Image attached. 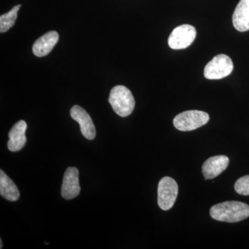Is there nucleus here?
Here are the masks:
<instances>
[{
    "mask_svg": "<svg viewBox=\"0 0 249 249\" xmlns=\"http://www.w3.org/2000/svg\"><path fill=\"white\" fill-rule=\"evenodd\" d=\"M210 214L219 222H239L249 217V206L241 201H224L213 206Z\"/></svg>",
    "mask_w": 249,
    "mask_h": 249,
    "instance_id": "obj_1",
    "label": "nucleus"
},
{
    "mask_svg": "<svg viewBox=\"0 0 249 249\" xmlns=\"http://www.w3.org/2000/svg\"><path fill=\"white\" fill-rule=\"evenodd\" d=\"M109 102L113 110L121 117L130 115L135 107V101L130 90L123 85H117L111 90Z\"/></svg>",
    "mask_w": 249,
    "mask_h": 249,
    "instance_id": "obj_2",
    "label": "nucleus"
},
{
    "mask_svg": "<svg viewBox=\"0 0 249 249\" xmlns=\"http://www.w3.org/2000/svg\"><path fill=\"white\" fill-rule=\"evenodd\" d=\"M209 114L205 111H186L175 116L173 124L178 130L187 132L202 127L209 122Z\"/></svg>",
    "mask_w": 249,
    "mask_h": 249,
    "instance_id": "obj_3",
    "label": "nucleus"
},
{
    "mask_svg": "<svg viewBox=\"0 0 249 249\" xmlns=\"http://www.w3.org/2000/svg\"><path fill=\"white\" fill-rule=\"evenodd\" d=\"M233 70V63L230 57L219 54L213 58L204 69L205 78L209 80H218L225 78Z\"/></svg>",
    "mask_w": 249,
    "mask_h": 249,
    "instance_id": "obj_4",
    "label": "nucleus"
},
{
    "mask_svg": "<svg viewBox=\"0 0 249 249\" xmlns=\"http://www.w3.org/2000/svg\"><path fill=\"white\" fill-rule=\"evenodd\" d=\"M178 185L175 179L165 177L158 185V205L163 211L173 208L178 196Z\"/></svg>",
    "mask_w": 249,
    "mask_h": 249,
    "instance_id": "obj_5",
    "label": "nucleus"
},
{
    "mask_svg": "<svg viewBox=\"0 0 249 249\" xmlns=\"http://www.w3.org/2000/svg\"><path fill=\"white\" fill-rule=\"evenodd\" d=\"M196 36V28L189 24H183L175 28L168 38L170 48L178 50L186 49L194 42Z\"/></svg>",
    "mask_w": 249,
    "mask_h": 249,
    "instance_id": "obj_6",
    "label": "nucleus"
},
{
    "mask_svg": "<svg viewBox=\"0 0 249 249\" xmlns=\"http://www.w3.org/2000/svg\"><path fill=\"white\" fill-rule=\"evenodd\" d=\"M79 172L74 167L67 168L64 175L61 188L62 197L72 199L80 194Z\"/></svg>",
    "mask_w": 249,
    "mask_h": 249,
    "instance_id": "obj_7",
    "label": "nucleus"
},
{
    "mask_svg": "<svg viewBox=\"0 0 249 249\" xmlns=\"http://www.w3.org/2000/svg\"><path fill=\"white\" fill-rule=\"evenodd\" d=\"M70 114L73 120L80 124L82 134L88 140H93L96 137V128L89 114L78 106H74L70 111Z\"/></svg>",
    "mask_w": 249,
    "mask_h": 249,
    "instance_id": "obj_8",
    "label": "nucleus"
},
{
    "mask_svg": "<svg viewBox=\"0 0 249 249\" xmlns=\"http://www.w3.org/2000/svg\"><path fill=\"white\" fill-rule=\"evenodd\" d=\"M229 164L227 156L218 155L210 157L202 165V173L205 179H213L222 173Z\"/></svg>",
    "mask_w": 249,
    "mask_h": 249,
    "instance_id": "obj_9",
    "label": "nucleus"
},
{
    "mask_svg": "<svg viewBox=\"0 0 249 249\" xmlns=\"http://www.w3.org/2000/svg\"><path fill=\"white\" fill-rule=\"evenodd\" d=\"M27 128V124L24 121H18L13 126L9 133V140L7 143L10 151H19L24 146L27 142L25 135Z\"/></svg>",
    "mask_w": 249,
    "mask_h": 249,
    "instance_id": "obj_10",
    "label": "nucleus"
},
{
    "mask_svg": "<svg viewBox=\"0 0 249 249\" xmlns=\"http://www.w3.org/2000/svg\"><path fill=\"white\" fill-rule=\"evenodd\" d=\"M58 40L59 35L56 31H49L36 41L33 45V53L37 57L48 55L58 43Z\"/></svg>",
    "mask_w": 249,
    "mask_h": 249,
    "instance_id": "obj_11",
    "label": "nucleus"
},
{
    "mask_svg": "<svg viewBox=\"0 0 249 249\" xmlns=\"http://www.w3.org/2000/svg\"><path fill=\"white\" fill-rule=\"evenodd\" d=\"M234 27L240 32L249 30V0H240L232 15Z\"/></svg>",
    "mask_w": 249,
    "mask_h": 249,
    "instance_id": "obj_12",
    "label": "nucleus"
},
{
    "mask_svg": "<svg viewBox=\"0 0 249 249\" xmlns=\"http://www.w3.org/2000/svg\"><path fill=\"white\" fill-rule=\"evenodd\" d=\"M0 195L10 201H17L20 196L18 187L2 170H0Z\"/></svg>",
    "mask_w": 249,
    "mask_h": 249,
    "instance_id": "obj_13",
    "label": "nucleus"
},
{
    "mask_svg": "<svg viewBox=\"0 0 249 249\" xmlns=\"http://www.w3.org/2000/svg\"><path fill=\"white\" fill-rule=\"evenodd\" d=\"M21 4L14 6L9 12L1 15L0 17V32L4 33L14 27L18 17V12L20 9Z\"/></svg>",
    "mask_w": 249,
    "mask_h": 249,
    "instance_id": "obj_14",
    "label": "nucleus"
},
{
    "mask_svg": "<svg viewBox=\"0 0 249 249\" xmlns=\"http://www.w3.org/2000/svg\"><path fill=\"white\" fill-rule=\"evenodd\" d=\"M235 190L241 196H249V175H245L237 180Z\"/></svg>",
    "mask_w": 249,
    "mask_h": 249,
    "instance_id": "obj_15",
    "label": "nucleus"
},
{
    "mask_svg": "<svg viewBox=\"0 0 249 249\" xmlns=\"http://www.w3.org/2000/svg\"><path fill=\"white\" fill-rule=\"evenodd\" d=\"M0 244H1V245H0V249L3 248V245H2V240H1V239H0Z\"/></svg>",
    "mask_w": 249,
    "mask_h": 249,
    "instance_id": "obj_16",
    "label": "nucleus"
}]
</instances>
